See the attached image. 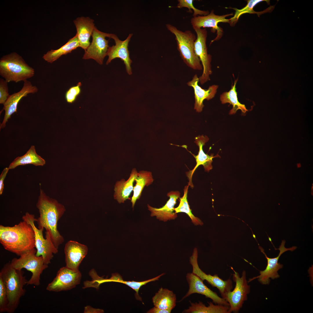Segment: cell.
I'll return each instance as SVG.
<instances>
[{
    "label": "cell",
    "mask_w": 313,
    "mask_h": 313,
    "mask_svg": "<svg viewBox=\"0 0 313 313\" xmlns=\"http://www.w3.org/2000/svg\"><path fill=\"white\" fill-rule=\"evenodd\" d=\"M36 206L39 213L36 221L38 228H43L49 232L53 243L58 249L64 241L57 229V224L65 211V207L56 200L47 195L41 188Z\"/></svg>",
    "instance_id": "6da1fadb"
},
{
    "label": "cell",
    "mask_w": 313,
    "mask_h": 313,
    "mask_svg": "<svg viewBox=\"0 0 313 313\" xmlns=\"http://www.w3.org/2000/svg\"><path fill=\"white\" fill-rule=\"evenodd\" d=\"M0 242L6 250L20 256L35 248L34 231L24 220L12 227L0 225Z\"/></svg>",
    "instance_id": "7a4b0ae2"
},
{
    "label": "cell",
    "mask_w": 313,
    "mask_h": 313,
    "mask_svg": "<svg viewBox=\"0 0 313 313\" xmlns=\"http://www.w3.org/2000/svg\"><path fill=\"white\" fill-rule=\"evenodd\" d=\"M22 270L16 269L10 262L6 264L0 272V277L4 283L7 291L8 305L7 312L13 313L18 307L21 297L26 292L24 286L28 280L24 276Z\"/></svg>",
    "instance_id": "3957f363"
},
{
    "label": "cell",
    "mask_w": 313,
    "mask_h": 313,
    "mask_svg": "<svg viewBox=\"0 0 313 313\" xmlns=\"http://www.w3.org/2000/svg\"><path fill=\"white\" fill-rule=\"evenodd\" d=\"M34 70L15 52L2 57L0 59V75L8 83L24 81L33 77Z\"/></svg>",
    "instance_id": "277c9868"
},
{
    "label": "cell",
    "mask_w": 313,
    "mask_h": 313,
    "mask_svg": "<svg viewBox=\"0 0 313 313\" xmlns=\"http://www.w3.org/2000/svg\"><path fill=\"white\" fill-rule=\"evenodd\" d=\"M167 29L174 35L180 56L183 62L193 69L200 70L203 67L199 57L194 51V43L196 38L191 31L183 32L169 24L166 25Z\"/></svg>",
    "instance_id": "5b68a950"
},
{
    "label": "cell",
    "mask_w": 313,
    "mask_h": 313,
    "mask_svg": "<svg viewBox=\"0 0 313 313\" xmlns=\"http://www.w3.org/2000/svg\"><path fill=\"white\" fill-rule=\"evenodd\" d=\"M36 250L34 248L21 255L19 258H13L10 263L16 269L25 268L30 272L32 275L27 285L38 286L40 285L41 275L48 267V265L45 263L42 256H36Z\"/></svg>",
    "instance_id": "8992f818"
},
{
    "label": "cell",
    "mask_w": 313,
    "mask_h": 313,
    "mask_svg": "<svg viewBox=\"0 0 313 313\" xmlns=\"http://www.w3.org/2000/svg\"><path fill=\"white\" fill-rule=\"evenodd\" d=\"M23 220L27 221L32 227L34 232L36 255L42 256L45 263L48 265L54 256L53 254L58 252V249L53 243L48 232H46V239L43 234L44 228H37L34 224L37 219L34 215L26 212L22 217Z\"/></svg>",
    "instance_id": "52a82bcc"
},
{
    "label": "cell",
    "mask_w": 313,
    "mask_h": 313,
    "mask_svg": "<svg viewBox=\"0 0 313 313\" xmlns=\"http://www.w3.org/2000/svg\"><path fill=\"white\" fill-rule=\"evenodd\" d=\"M231 268L234 272L232 279L236 283L235 286L232 291L228 292L222 297L229 304V313H237L242 307L244 302L247 300L248 295L250 291V286L248 284L245 270L243 271L240 277L233 267H231Z\"/></svg>",
    "instance_id": "ba28073f"
},
{
    "label": "cell",
    "mask_w": 313,
    "mask_h": 313,
    "mask_svg": "<svg viewBox=\"0 0 313 313\" xmlns=\"http://www.w3.org/2000/svg\"><path fill=\"white\" fill-rule=\"evenodd\" d=\"M194 30L197 35L194 51L202 63L203 71L199 79L201 84L203 85L210 80V76L212 72L211 64L212 56L208 53L206 44L207 31L205 28H196Z\"/></svg>",
    "instance_id": "9c48e42d"
},
{
    "label": "cell",
    "mask_w": 313,
    "mask_h": 313,
    "mask_svg": "<svg viewBox=\"0 0 313 313\" xmlns=\"http://www.w3.org/2000/svg\"><path fill=\"white\" fill-rule=\"evenodd\" d=\"M81 277L79 270H74L66 266L61 267L53 281L48 285L46 290L56 292L70 290L80 283Z\"/></svg>",
    "instance_id": "30bf717a"
},
{
    "label": "cell",
    "mask_w": 313,
    "mask_h": 313,
    "mask_svg": "<svg viewBox=\"0 0 313 313\" xmlns=\"http://www.w3.org/2000/svg\"><path fill=\"white\" fill-rule=\"evenodd\" d=\"M111 35L99 30L95 27L92 35V42L85 50L83 59H93L99 64H103L109 47V40L106 37L110 38Z\"/></svg>",
    "instance_id": "8fae6325"
},
{
    "label": "cell",
    "mask_w": 313,
    "mask_h": 313,
    "mask_svg": "<svg viewBox=\"0 0 313 313\" xmlns=\"http://www.w3.org/2000/svg\"><path fill=\"white\" fill-rule=\"evenodd\" d=\"M285 241L283 240L279 248L275 249L279 250V253L278 255L274 258H270L267 256L264 251L263 249L259 245V248L261 252L265 255L267 261V265L265 269L263 270L260 271V275L256 277L250 279L248 281V283L256 279H258V281L263 285H268L270 283L271 278L272 279H277L280 277L278 273V271L283 267V265L278 263V260L284 252L290 250L293 251L296 250L297 247L295 246L287 248L285 246Z\"/></svg>",
    "instance_id": "7c38bea8"
},
{
    "label": "cell",
    "mask_w": 313,
    "mask_h": 313,
    "mask_svg": "<svg viewBox=\"0 0 313 313\" xmlns=\"http://www.w3.org/2000/svg\"><path fill=\"white\" fill-rule=\"evenodd\" d=\"M198 255L197 249L195 248L189 260L190 263L192 267V272L203 281L205 280L212 287H216L219 290L222 297L227 292L231 291L232 288V280L229 279L224 281L219 278L217 274L212 275L206 274L199 267L197 261Z\"/></svg>",
    "instance_id": "4fadbf2b"
},
{
    "label": "cell",
    "mask_w": 313,
    "mask_h": 313,
    "mask_svg": "<svg viewBox=\"0 0 313 313\" xmlns=\"http://www.w3.org/2000/svg\"><path fill=\"white\" fill-rule=\"evenodd\" d=\"M232 13L219 15H216L214 13V10H212L208 15L206 16L198 15L193 17L191 19L190 22L193 29L201 28H211V31L215 33L216 31L217 36L213 40L211 41V44L215 41L220 39L223 34V30L222 28L218 26V24L220 22L229 23L230 19H227L226 17L233 15Z\"/></svg>",
    "instance_id": "5bb4252c"
},
{
    "label": "cell",
    "mask_w": 313,
    "mask_h": 313,
    "mask_svg": "<svg viewBox=\"0 0 313 313\" xmlns=\"http://www.w3.org/2000/svg\"><path fill=\"white\" fill-rule=\"evenodd\" d=\"M186 278L189 285V290L180 301L193 294L197 293L210 299L215 304L229 307V303L224 299L219 297L216 293L208 287L203 283V281L196 274L193 272L188 273Z\"/></svg>",
    "instance_id": "9a60e30c"
},
{
    "label": "cell",
    "mask_w": 313,
    "mask_h": 313,
    "mask_svg": "<svg viewBox=\"0 0 313 313\" xmlns=\"http://www.w3.org/2000/svg\"><path fill=\"white\" fill-rule=\"evenodd\" d=\"M132 35V34H129L125 40L121 41L116 34H111L110 38L114 40L115 45L109 47L107 54L108 59L106 62V65L115 58H120L123 61L126 72L129 75H131L132 73L131 67L132 61L130 58L128 46Z\"/></svg>",
    "instance_id": "2e32d148"
},
{
    "label": "cell",
    "mask_w": 313,
    "mask_h": 313,
    "mask_svg": "<svg viewBox=\"0 0 313 313\" xmlns=\"http://www.w3.org/2000/svg\"><path fill=\"white\" fill-rule=\"evenodd\" d=\"M23 82L22 89L18 92L10 95L3 104V110H5V114L3 121L0 125V129L5 127L6 122L12 115L17 112L18 104L21 99L29 94H34L38 91L37 86L33 85L30 81L27 80Z\"/></svg>",
    "instance_id": "e0dca14e"
},
{
    "label": "cell",
    "mask_w": 313,
    "mask_h": 313,
    "mask_svg": "<svg viewBox=\"0 0 313 313\" xmlns=\"http://www.w3.org/2000/svg\"><path fill=\"white\" fill-rule=\"evenodd\" d=\"M88 251L86 245L74 241H68L64 249L65 266L74 270H79L80 265Z\"/></svg>",
    "instance_id": "ac0fdd59"
},
{
    "label": "cell",
    "mask_w": 313,
    "mask_h": 313,
    "mask_svg": "<svg viewBox=\"0 0 313 313\" xmlns=\"http://www.w3.org/2000/svg\"><path fill=\"white\" fill-rule=\"evenodd\" d=\"M195 140L194 142L199 147V150L198 154L196 155L192 154L190 152H189L195 159L196 164L193 169L186 172V176L189 180L188 185L190 186L192 188H193L194 187L192 181V176L196 169L199 166L202 165L203 166L205 171L209 172L212 169V164L213 162L212 159L216 157L219 156L218 155L213 156V154L209 155L205 154L203 151V146L209 140L207 136H204L203 135L199 136L195 138Z\"/></svg>",
    "instance_id": "d6986e66"
},
{
    "label": "cell",
    "mask_w": 313,
    "mask_h": 313,
    "mask_svg": "<svg viewBox=\"0 0 313 313\" xmlns=\"http://www.w3.org/2000/svg\"><path fill=\"white\" fill-rule=\"evenodd\" d=\"M180 196V193L179 191H171L167 194L169 199L162 207L154 208L148 204V209L151 212V216H155L157 219L164 222L175 219L177 217V215L174 212V206Z\"/></svg>",
    "instance_id": "ffe728a7"
},
{
    "label": "cell",
    "mask_w": 313,
    "mask_h": 313,
    "mask_svg": "<svg viewBox=\"0 0 313 313\" xmlns=\"http://www.w3.org/2000/svg\"><path fill=\"white\" fill-rule=\"evenodd\" d=\"M199 78L197 74H195L192 79L187 83L189 86L192 87L194 90L195 103L194 109L198 112H201L204 106L203 102L205 99L208 100L213 98L216 94L218 88L217 85H212L207 90L202 89L198 83Z\"/></svg>",
    "instance_id": "44dd1931"
},
{
    "label": "cell",
    "mask_w": 313,
    "mask_h": 313,
    "mask_svg": "<svg viewBox=\"0 0 313 313\" xmlns=\"http://www.w3.org/2000/svg\"><path fill=\"white\" fill-rule=\"evenodd\" d=\"M77 30L79 47L85 50L90 45V39L95 26L94 20L88 17L77 18L73 21Z\"/></svg>",
    "instance_id": "7402d4cb"
},
{
    "label": "cell",
    "mask_w": 313,
    "mask_h": 313,
    "mask_svg": "<svg viewBox=\"0 0 313 313\" xmlns=\"http://www.w3.org/2000/svg\"><path fill=\"white\" fill-rule=\"evenodd\" d=\"M137 169L133 168L127 180L124 179L117 181L114 185V199L119 203H124L129 199V196L134 189V183L138 175Z\"/></svg>",
    "instance_id": "603a6c76"
},
{
    "label": "cell",
    "mask_w": 313,
    "mask_h": 313,
    "mask_svg": "<svg viewBox=\"0 0 313 313\" xmlns=\"http://www.w3.org/2000/svg\"><path fill=\"white\" fill-rule=\"evenodd\" d=\"M152 301L154 307L172 311L176 305V298L172 291L161 287L152 297Z\"/></svg>",
    "instance_id": "cb8c5ba5"
},
{
    "label": "cell",
    "mask_w": 313,
    "mask_h": 313,
    "mask_svg": "<svg viewBox=\"0 0 313 313\" xmlns=\"http://www.w3.org/2000/svg\"><path fill=\"white\" fill-rule=\"evenodd\" d=\"M45 160L37 153L35 147L32 145L25 154L17 157L9 165L8 168L13 169L18 166L32 164L36 166L44 165Z\"/></svg>",
    "instance_id": "d4e9b609"
},
{
    "label": "cell",
    "mask_w": 313,
    "mask_h": 313,
    "mask_svg": "<svg viewBox=\"0 0 313 313\" xmlns=\"http://www.w3.org/2000/svg\"><path fill=\"white\" fill-rule=\"evenodd\" d=\"M153 181L151 172L141 170L138 172L137 176L135 179L136 184L134 187L133 194L131 199L132 208L134 207L137 201L140 198L144 188L151 184Z\"/></svg>",
    "instance_id": "484cf974"
},
{
    "label": "cell",
    "mask_w": 313,
    "mask_h": 313,
    "mask_svg": "<svg viewBox=\"0 0 313 313\" xmlns=\"http://www.w3.org/2000/svg\"><path fill=\"white\" fill-rule=\"evenodd\" d=\"M79 47V43L77 37L75 35L59 49L48 51L43 55L42 58L48 62L52 63L62 56L71 53Z\"/></svg>",
    "instance_id": "4316f807"
},
{
    "label": "cell",
    "mask_w": 313,
    "mask_h": 313,
    "mask_svg": "<svg viewBox=\"0 0 313 313\" xmlns=\"http://www.w3.org/2000/svg\"><path fill=\"white\" fill-rule=\"evenodd\" d=\"M238 79L235 80L233 85H232L231 89L228 92H223L220 96V100L222 104L229 103L232 106L230 110L229 114H235L237 111L240 110L242 113L245 114L248 110L244 104L241 103L238 100L237 92L236 88Z\"/></svg>",
    "instance_id": "83f0119b"
},
{
    "label": "cell",
    "mask_w": 313,
    "mask_h": 313,
    "mask_svg": "<svg viewBox=\"0 0 313 313\" xmlns=\"http://www.w3.org/2000/svg\"><path fill=\"white\" fill-rule=\"evenodd\" d=\"M191 305L185 310L182 313H229V307L220 305H214L212 302H208L206 306L200 301L193 303L189 301Z\"/></svg>",
    "instance_id": "f1b7e54d"
},
{
    "label": "cell",
    "mask_w": 313,
    "mask_h": 313,
    "mask_svg": "<svg viewBox=\"0 0 313 313\" xmlns=\"http://www.w3.org/2000/svg\"><path fill=\"white\" fill-rule=\"evenodd\" d=\"M165 273H163L158 276L152 279L137 282L134 281H124L122 276L118 273H114L112 274L111 277L109 279H104L103 283L108 282H116L122 283L125 284L134 290L136 293V298L141 301V298L139 296V291L140 288L143 285L151 282L158 280L159 278Z\"/></svg>",
    "instance_id": "f546056e"
},
{
    "label": "cell",
    "mask_w": 313,
    "mask_h": 313,
    "mask_svg": "<svg viewBox=\"0 0 313 313\" xmlns=\"http://www.w3.org/2000/svg\"><path fill=\"white\" fill-rule=\"evenodd\" d=\"M189 185H186L183 189L184 194L182 197L179 198V204L176 208H174L176 213L180 212L185 213L191 219L192 223L195 225H202L203 223L199 218L195 216L192 212L187 199L188 193Z\"/></svg>",
    "instance_id": "4dcf8cb0"
},
{
    "label": "cell",
    "mask_w": 313,
    "mask_h": 313,
    "mask_svg": "<svg viewBox=\"0 0 313 313\" xmlns=\"http://www.w3.org/2000/svg\"><path fill=\"white\" fill-rule=\"evenodd\" d=\"M265 0H250L247 1V3L245 7L241 9H238L236 8L230 7L227 8L232 9L235 10L234 15L230 19L229 23L231 26H234L237 23L240 17L242 14L249 13L250 14H256L259 16L261 14L264 13L265 10L261 12L255 11L253 8L254 7L259 3Z\"/></svg>",
    "instance_id": "1f68e13d"
},
{
    "label": "cell",
    "mask_w": 313,
    "mask_h": 313,
    "mask_svg": "<svg viewBox=\"0 0 313 313\" xmlns=\"http://www.w3.org/2000/svg\"><path fill=\"white\" fill-rule=\"evenodd\" d=\"M178 3L176 7L178 8H181L185 7L188 9V12L192 13L193 10V17H195L198 15L206 16L209 14V11L208 10H202L195 8L193 4V0H178Z\"/></svg>",
    "instance_id": "d6a6232c"
},
{
    "label": "cell",
    "mask_w": 313,
    "mask_h": 313,
    "mask_svg": "<svg viewBox=\"0 0 313 313\" xmlns=\"http://www.w3.org/2000/svg\"><path fill=\"white\" fill-rule=\"evenodd\" d=\"M89 275L91 277L92 280L84 281L83 288L93 287L98 289L100 285L102 283L104 278L99 276L94 269H92L90 271Z\"/></svg>",
    "instance_id": "836d02e7"
},
{
    "label": "cell",
    "mask_w": 313,
    "mask_h": 313,
    "mask_svg": "<svg viewBox=\"0 0 313 313\" xmlns=\"http://www.w3.org/2000/svg\"><path fill=\"white\" fill-rule=\"evenodd\" d=\"M81 83L79 82L76 85L71 87L66 92L65 99L69 103H72L76 100L81 92Z\"/></svg>",
    "instance_id": "e575fe53"
},
{
    "label": "cell",
    "mask_w": 313,
    "mask_h": 313,
    "mask_svg": "<svg viewBox=\"0 0 313 313\" xmlns=\"http://www.w3.org/2000/svg\"><path fill=\"white\" fill-rule=\"evenodd\" d=\"M8 305L7 291L4 283L0 277V312H7Z\"/></svg>",
    "instance_id": "d590c367"
},
{
    "label": "cell",
    "mask_w": 313,
    "mask_h": 313,
    "mask_svg": "<svg viewBox=\"0 0 313 313\" xmlns=\"http://www.w3.org/2000/svg\"><path fill=\"white\" fill-rule=\"evenodd\" d=\"M8 83L5 79H0V103L3 104L10 95L8 92Z\"/></svg>",
    "instance_id": "8d00e7d4"
},
{
    "label": "cell",
    "mask_w": 313,
    "mask_h": 313,
    "mask_svg": "<svg viewBox=\"0 0 313 313\" xmlns=\"http://www.w3.org/2000/svg\"><path fill=\"white\" fill-rule=\"evenodd\" d=\"M9 170L8 167L5 168L0 175V195L3 193L4 188V181Z\"/></svg>",
    "instance_id": "74e56055"
},
{
    "label": "cell",
    "mask_w": 313,
    "mask_h": 313,
    "mask_svg": "<svg viewBox=\"0 0 313 313\" xmlns=\"http://www.w3.org/2000/svg\"><path fill=\"white\" fill-rule=\"evenodd\" d=\"M84 313H103L104 311L103 309L96 308L90 305H87L84 307Z\"/></svg>",
    "instance_id": "f35d334b"
},
{
    "label": "cell",
    "mask_w": 313,
    "mask_h": 313,
    "mask_svg": "<svg viewBox=\"0 0 313 313\" xmlns=\"http://www.w3.org/2000/svg\"><path fill=\"white\" fill-rule=\"evenodd\" d=\"M171 310L161 309L154 307L149 310L148 313H170Z\"/></svg>",
    "instance_id": "ab89813d"
}]
</instances>
